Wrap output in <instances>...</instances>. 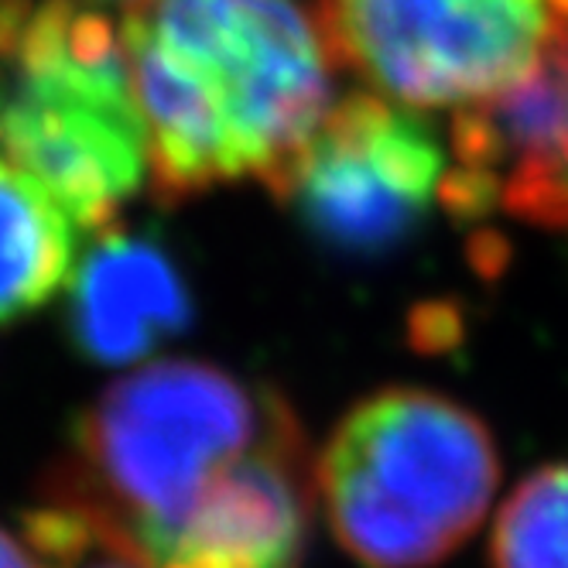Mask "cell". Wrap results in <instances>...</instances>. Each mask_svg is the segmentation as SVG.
Instances as JSON below:
<instances>
[{
    "instance_id": "obj_1",
    "label": "cell",
    "mask_w": 568,
    "mask_h": 568,
    "mask_svg": "<svg viewBox=\"0 0 568 568\" xmlns=\"http://www.w3.org/2000/svg\"><path fill=\"white\" fill-rule=\"evenodd\" d=\"M288 412L271 387L213 363H151L75 418L45 500L83 514L106 548L165 568L195 504Z\"/></svg>"
},
{
    "instance_id": "obj_2",
    "label": "cell",
    "mask_w": 568,
    "mask_h": 568,
    "mask_svg": "<svg viewBox=\"0 0 568 568\" xmlns=\"http://www.w3.org/2000/svg\"><path fill=\"white\" fill-rule=\"evenodd\" d=\"M0 151L75 230L103 233L148 175L124 34L83 0H0Z\"/></svg>"
},
{
    "instance_id": "obj_3",
    "label": "cell",
    "mask_w": 568,
    "mask_h": 568,
    "mask_svg": "<svg viewBox=\"0 0 568 568\" xmlns=\"http://www.w3.org/2000/svg\"><path fill=\"white\" fill-rule=\"evenodd\" d=\"M497 483L490 428L453 397L418 387L359 400L315 463L326 520L363 568H435L456 555Z\"/></svg>"
},
{
    "instance_id": "obj_4",
    "label": "cell",
    "mask_w": 568,
    "mask_h": 568,
    "mask_svg": "<svg viewBox=\"0 0 568 568\" xmlns=\"http://www.w3.org/2000/svg\"><path fill=\"white\" fill-rule=\"evenodd\" d=\"M120 34L189 79L220 116L240 179L271 195L329 113V52L295 0H131Z\"/></svg>"
},
{
    "instance_id": "obj_5",
    "label": "cell",
    "mask_w": 568,
    "mask_h": 568,
    "mask_svg": "<svg viewBox=\"0 0 568 568\" xmlns=\"http://www.w3.org/2000/svg\"><path fill=\"white\" fill-rule=\"evenodd\" d=\"M565 18L555 0H318L329 59L400 106H466L531 75Z\"/></svg>"
},
{
    "instance_id": "obj_6",
    "label": "cell",
    "mask_w": 568,
    "mask_h": 568,
    "mask_svg": "<svg viewBox=\"0 0 568 568\" xmlns=\"http://www.w3.org/2000/svg\"><path fill=\"white\" fill-rule=\"evenodd\" d=\"M449 172L425 120L377 93L329 106L277 185L305 230L343 257H384L425 223Z\"/></svg>"
},
{
    "instance_id": "obj_7",
    "label": "cell",
    "mask_w": 568,
    "mask_h": 568,
    "mask_svg": "<svg viewBox=\"0 0 568 568\" xmlns=\"http://www.w3.org/2000/svg\"><path fill=\"white\" fill-rule=\"evenodd\" d=\"M315 469L295 412L233 463L189 514L169 565L182 568H302Z\"/></svg>"
},
{
    "instance_id": "obj_8",
    "label": "cell",
    "mask_w": 568,
    "mask_h": 568,
    "mask_svg": "<svg viewBox=\"0 0 568 568\" xmlns=\"http://www.w3.org/2000/svg\"><path fill=\"white\" fill-rule=\"evenodd\" d=\"M189 326L192 295L165 243L120 223L106 226L79 264L65 302L75 353L100 367H124Z\"/></svg>"
},
{
    "instance_id": "obj_9",
    "label": "cell",
    "mask_w": 568,
    "mask_h": 568,
    "mask_svg": "<svg viewBox=\"0 0 568 568\" xmlns=\"http://www.w3.org/2000/svg\"><path fill=\"white\" fill-rule=\"evenodd\" d=\"M75 223L0 151V326L55 298L72 271Z\"/></svg>"
},
{
    "instance_id": "obj_10",
    "label": "cell",
    "mask_w": 568,
    "mask_h": 568,
    "mask_svg": "<svg viewBox=\"0 0 568 568\" xmlns=\"http://www.w3.org/2000/svg\"><path fill=\"white\" fill-rule=\"evenodd\" d=\"M494 568H568V463L527 476L497 514Z\"/></svg>"
},
{
    "instance_id": "obj_11",
    "label": "cell",
    "mask_w": 568,
    "mask_h": 568,
    "mask_svg": "<svg viewBox=\"0 0 568 568\" xmlns=\"http://www.w3.org/2000/svg\"><path fill=\"white\" fill-rule=\"evenodd\" d=\"M412 333H415V343L425 346V349H442L449 343L456 333H459V322L449 318L445 308H422L415 318H412Z\"/></svg>"
},
{
    "instance_id": "obj_12",
    "label": "cell",
    "mask_w": 568,
    "mask_h": 568,
    "mask_svg": "<svg viewBox=\"0 0 568 568\" xmlns=\"http://www.w3.org/2000/svg\"><path fill=\"white\" fill-rule=\"evenodd\" d=\"M0 568H49L34 548L21 538H14L8 527H0Z\"/></svg>"
},
{
    "instance_id": "obj_13",
    "label": "cell",
    "mask_w": 568,
    "mask_h": 568,
    "mask_svg": "<svg viewBox=\"0 0 568 568\" xmlns=\"http://www.w3.org/2000/svg\"><path fill=\"white\" fill-rule=\"evenodd\" d=\"M65 568H154V565H148V561H141V558H134V555H128V551L97 548V551L83 555V558L72 561V565H65ZM165 568H182V565H165Z\"/></svg>"
},
{
    "instance_id": "obj_14",
    "label": "cell",
    "mask_w": 568,
    "mask_h": 568,
    "mask_svg": "<svg viewBox=\"0 0 568 568\" xmlns=\"http://www.w3.org/2000/svg\"><path fill=\"white\" fill-rule=\"evenodd\" d=\"M558 45H561V65H565V158H568V21L561 24Z\"/></svg>"
},
{
    "instance_id": "obj_15",
    "label": "cell",
    "mask_w": 568,
    "mask_h": 568,
    "mask_svg": "<svg viewBox=\"0 0 568 568\" xmlns=\"http://www.w3.org/2000/svg\"><path fill=\"white\" fill-rule=\"evenodd\" d=\"M555 8H558V14L568 21V0H555Z\"/></svg>"
},
{
    "instance_id": "obj_16",
    "label": "cell",
    "mask_w": 568,
    "mask_h": 568,
    "mask_svg": "<svg viewBox=\"0 0 568 568\" xmlns=\"http://www.w3.org/2000/svg\"><path fill=\"white\" fill-rule=\"evenodd\" d=\"M128 4H131V0H128Z\"/></svg>"
}]
</instances>
